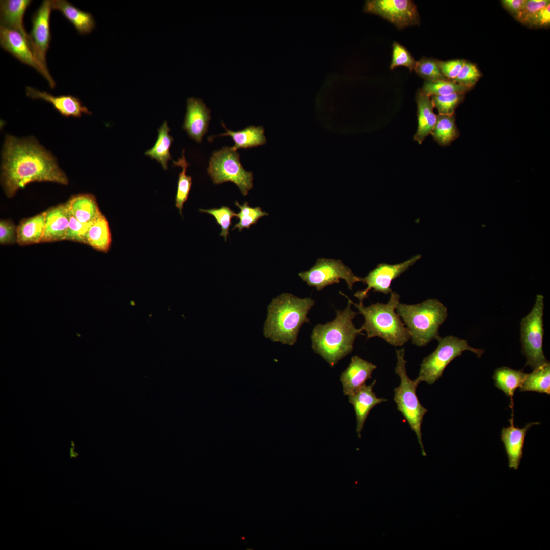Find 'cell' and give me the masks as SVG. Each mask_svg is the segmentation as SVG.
Here are the masks:
<instances>
[{"mask_svg":"<svg viewBox=\"0 0 550 550\" xmlns=\"http://www.w3.org/2000/svg\"><path fill=\"white\" fill-rule=\"evenodd\" d=\"M67 185L68 178L54 157L34 138L6 136L3 150L1 183L9 198L33 182Z\"/></svg>","mask_w":550,"mask_h":550,"instance_id":"obj_1","label":"cell"},{"mask_svg":"<svg viewBox=\"0 0 550 550\" xmlns=\"http://www.w3.org/2000/svg\"><path fill=\"white\" fill-rule=\"evenodd\" d=\"M336 312L335 319L316 325L311 336L314 351L332 367L352 351L356 336L363 334L353 323L358 313L352 310L349 299L344 310H336Z\"/></svg>","mask_w":550,"mask_h":550,"instance_id":"obj_2","label":"cell"},{"mask_svg":"<svg viewBox=\"0 0 550 550\" xmlns=\"http://www.w3.org/2000/svg\"><path fill=\"white\" fill-rule=\"evenodd\" d=\"M315 304L310 298H301L284 293L269 304L264 335L273 342L293 345L304 323H309V311Z\"/></svg>","mask_w":550,"mask_h":550,"instance_id":"obj_3","label":"cell"},{"mask_svg":"<svg viewBox=\"0 0 550 550\" xmlns=\"http://www.w3.org/2000/svg\"><path fill=\"white\" fill-rule=\"evenodd\" d=\"M341 294L348 298L365 318V322L359 329L367 332V339L379 337L391 345L401 346L411 338L409 330L395 312L400 299L397 293L392 291L386 304L378 302L367 307L363 302L355 303L343 293Z\"/></svg>","mask_w":550,"mask_h":550,"instance_id":"obj_4","label":"cell"},{"mask_svg":"<svg viewBox=\"0 0 550 550\" xmlns=\"http://www.w3.org/2000/svg\"><path fill=\"white\" fill-rule=\"evenodd\" d=\"M396 311L409 330L413 344L422 347L441 338L439 328L448 313L447 308L438 300L428 299L413 305L399 302Z\"/></svg>","mask_w":550,"mask_h":550,"instance_id":"obj_5","label":"cell"},{"mask_svg":"<svg viewBox=\"0 0 550 550\" xmlns=\"http://www.w3.org/2000/svg\"><path fill=\"white\" fill-rule=\"evenodd\" d=\"M397 363L395 373L399 376L400 384L394 390V400L397 410L407 421L412 430L415 433L421 449L422 455L426 456L422 439L421 425L424 415L428 410L420 402L416 394L418 386L420 383L416 378L411 379L406 372V361L405 360V349L396 350Z\"/></svg>","mask_w":550,"mask_h":550,"instance_id":"obj_6","label":"cell"},{"mask_svg":"<svg viewBox=\"0 0 550 550\" xmlns=\"http://www.w3.org/2000/svg\"><path fill=\"white\" fill-rule=\"evenodd\" d=\"M435 350L425 358L420 365L419 375L417 378L421 382L434 384L442 376L448 365L456 358L461 355L466 350L470 351L481 358L484 351L471 347L466 340L457 337L447 336L440 338Z\"/></svg>","mask_w":550,"mask_h":550,"instance_id":"obj_7","label":"cell"},{"mask_svg":"<svg viewBox=\"0 0 550 550\" xmlns=\"http://www.w3.org/2000/svg\"><path fill=\"white\" fill-rule=\"evenodd\" d=\"M207 172L214 184L232 182L244 196L253 187V173L244 169L239 153L231 147L225 146L213 153Z\"/></svg>","mask_w":550,"mask_h":550,"instance_id":"obj_8","label":"cell"},{"mask_svg":"<svg viewBox=\"0 0 550 550\" xmlns=\"http://www.w3.org/2000/svg\"><path fill=\"white\" fill-rule=\"evenodd\" d=\"M543 309L544 297L537 295L532 310L520 323V340L522 351L527 360L526 366L533 370L549 362L542 349Z\"/></svg>","mask_w":550,"mask_h":550,"instance_id":"obj_9","label":"cell"},{"mask_svg":"<svg viewBox=\"0 0 550 550\" xmlns=\"http://www.w3.org/2000/svg\"><path fill=\"white\" fill-rule=\"evenodd\" d=\"M298 275L309 286L315 287L318 291L344 279L350 290L354 283L362 281V278L355 276L351 269L344 264L340 260L326 259H317L315 265L310 270L300 272Z\"/></svg>","mask_w":550,"mask_h":550,"instance_id":"obj_10","label":"cell"},{"mask_svg":"<svg viewBox=\"0 0 550 550\" xmlns=\"http://www.w3.org/2000/svg\"><path fill=\"white\" fill-rule=\"evenodd\" d=\"M52 10L51 1H43L32 17V27L30 36L34 47V56L39 64L42 75L50 86L53 88L56 83L47 68L46 55L51 40L49 26L50 16Z\"/></svg>","mask_w":550,"mask_h":550,"instance_id":"obj_11","label":"cell"},{"mask_svg":"<svg viewBox=\"0 0 550 550\" xmlns=\"http://www.w3.org/2000/svg\"><path fill=\"white\" fill-rule=\"evenodd\" d=\"M364 10L384 18L400 29L420 23L417 7L409 0L367 1Z\"/></svg>","mask_w":550,"mask_h":550,"instance_id":"obj_12","label":"cell"},{"mask_svg":"<svg viewBox=\"0 0 550 550\" xmlns=\"http://www.w3.org/2000/svg\"><path fill=\"white\" fill-rule=\"evenodd\" d=\"M421 257V255H417L398 264H379L366 277L362 278V282L367 286L364 290L356 292L354 295V296L360 301L363 302L365 298L368 297L369 292L372 289L373 292L385 294L391 293L392 290L390 286L392 281L406 271Z\"/></svg>","mask_w":550,"mask_h":550,"instance_id":"obj_13","label":"cell"},{"mask_svg":"<svg viewBox=\"0 0 550 550\" xmlns=\"http://www.w3.org/2000/svg\"><path fill=\"white\" fill-rule=\"evenodd\" d=\"M510 426L503 428L501 432V439L504 444L508 460L510 469L517 470L523 455V448L526 433L534 425L539 422H530L520 428L515 426L514 424V411H512L509 419Z\"/></svg>","mask_w":550,"mask_h":550,"instance_id":"obj_14","label":"cell"},{"mask_svg":"<svg viewBox=\"0 0 550 550\" xmlns=\"http://www.w3.org/2000/svg\"><path fill=\"white\" fill-rule=\"evenodd\" d=\"M211 119L210 110L198 98L190 97L187 100V108L183 129L188 135L200 143L208 131Z\"/></svg>","mask_w":550,"mask_h":550,"instance_id":"obj_15","label":"cell"},{"mask_svg":"<svg viewBox=\"0 0 550 550\" xmlns=\"http://www.w3.org/2000/svg\"><path fill=\"white\" fill-rule=\"evenodd\" d=\"M0 44L2 48L22 63L32 67L43 74L42 69L26 40L20 33L1 26Z\"/></svg>","mask_w":550,"mask_h":550,"instance_id":"obj_16","label":"cell"},{"mask_svg":"<svg viewBox=\"0 0 550 550\" xmlns=\"http://www.w3.org/2000/svg\"><path fill=\"white\" fill-rule=\"evenodd\" d=\"M376 368L375 365L367 360L357 355L353 356L340 377L344 394L348 396L358 391L372 378V374Z\"/></svg>","mask_w":550,"mask_h":550,"instance_id":"obj_17","label":"cell"},{"mask_svg":"<svg viewBox=\"0 0 550 550\" xmlns=\"http://www.w3.org/2000/svg\"><path fill=\"white\" fill-rule=\"evenodd\" d=\"M30 0H2L0 2L1 26L20 33L26 40L34 56V47L32 39L23 25V16L31 4Z\"/></svg>","mask_w":550,"mask_h":550,"instance_id":"obj_18","label":"cell"},{"mask_svg":"<svg viewBox=\"0 0 550 550\" xmlns=\"http://www.w3.org/2000/svg\"><path fill=\"white\" fill-rule=\"evenodd\" d=\"M26 94L32 99H42L50 103L57 111L65 117H80L82 114H91L82 105L79 99L72 95L55 96L29 86L26 87Z\"/></svg>","mask_w":550,"mask_h":550,"instance_id":"obj_19","label":"cell"},{"mask_svg":"<svg viewBox=\"0 0 550 550\" xmlns=\"http://www.w3.org/2000/svg\"><path fill=\"white\" fill-rule=\"evenodd\" d=\"M376 383V380H374L369 385L365 384L355 393L348 396L349 402L353 405L356 415V431L359 437H361V431L371 410L376 405L387 401L385 398L377 397L373 391Z\"/></svg>","mask_w":550,"mask_h":550,"instance_id":"obj_20","label":"cell"},{"mask_svg":"<svg viewBox=\"0 0 550 550\" xmlns=\"http://www.w3.org/2000/svg\"><path fill=\"white\" fill-rule=\"evenodd\" d=\"M69 218L70 213L66 203L58 205L46 211L41 243L65 240Z\"/></svg>","mask_w":550,"mask_h":550,"instance_id":"obj_21","label":"cell"},{"mask_svg":"<svg viewBox=\"0 0 550 550\" xmlns=\"http://www.w3.org/2000/svg\"><path fill=\"white\" fill-rule=\"evenodd\" d=\"M51 3L52 9L60 11L79 34L90 33L94 29L95 21L90 13L76 8L66 0H52Z\"/></svg>","mask_w":550,"mask_h":550,"instance_id":"obj_22","label":"cell"},{"mask_svg":"<svg viewBox=\"0 0 550 550\" xmlns=\"http://www.w3.org/2000/svg\"><path fill=\"white\" fill-rule=\"evenodd\" d=\"M418 108V126L414 140L421 144L430 134L436 124L437 115L433 112V105L429 97L424 95L421 90L416 95Z\"/></svg>","mask_w":550,"mask_h":550,"instance_id":"obj_23","label":"cell"},{"mask_svg":"<svg viewBox=\"0 0 550 550\" xmlns=\"http://www.w3.org/2000/svg\"><path fill=\"white\" fill-rule=\"evenodd\" d=\"M66 203L70 214L81 223H91L102 213L95 197L90 194L73 196Z\"/></svg>","mask_w":550,"mask_h":550,"instance_id":"obj_24","label":"cell"},{"mask_svg":"<svg viewBox=\"0 0 550 550\" xmlns=\"http://www.w3.org/2000/svg\"><path fill=\"white\" fill-rule=\"evenodd\" d=\"M45 223V211L22 220L17 226V243L26 245L41 243Z\"/></svg>","mask_w":550,"mask_h":550,"instance_id":"obj_25","label":"cell"},{"mask_svg":"<svg viewBox=\"0 0 550 550\" xmlns=\"http://www.w3.org/2000/svg\"><path fill=\"white\" fill-rule=\"evenodd\" d=\"M522 370H516L507 367L496 369L493 375L495 386L503 391L510 398V408L513 411V396L516 390L519 388L526 376Z\"/></svg>","mask_w":550,"mask_h":550,"instance_id":"obj_26","label":"cell"},{"mask_svg":"<svg viewBox=\"0 0 550 550\" xmlns=\"http://www.w3.org/2000/svg\"><path fill=\"white\" fill-rule=\"evenodd\" d=\"M111 241L108 222L101 213L91 223L87 232L86 244L98 251L106 253L109 251Z\"/></svg>","mask_w":550,"mask_h":550,"instance_id":"obj_27","label":"cell"},{"mask_svg":"<svg viewBox=\"0 0 550 550\" xmlns=\"http://www.w3.org/2000/svg\"><path fill=\"white\" fill-rule=\"evenodd\" d=\"M222 126L225 129L226 132L216 136H231L235 143L231 147L233 150L256 147L266 143L264 130L261 126H250L242 130L233 131L228 129L223 123Z\"/></svg>","mask_w":550,"mask_h":550,"instance_id":"obj_28","label":"cell"},{"mask_svg":"<svg viewBox=\"0 0 550 550\" xmlns=\"http://www.w3.org/2000/svg\"><path fill=\"white\" fill-rule=\"evenodd\" d=\"M170 130L167 121H164L157 130L158 134L154 145L145 153L146 155L156 160L165 170L168 169V162L171 159L170 148L173 139L169 134Z\"/></svg>","mask_w":550,"mask_h":550,"instance_id":"obj_29","label":"cell"},{"mask_svg":"<svg viewBox=\"0 0 550 550\" xmlns=\"http://www.w3.org/2000/svg\"><path fill=\"white\" fill-rule=\"evenodd\" d=\"M520 392L533 391L550 394L549 362L533 370L526 377L519 388Z\"/></svg>","mask_w":550,"mask_h":550,"instance_id":"obj_30","label":"cell"},{"mask_svg":"<svg viewBox=\"0 0 550 550\" xmlns=\"http://www.w3.org/2000/svg\"><path fill=\"white\" fill-rule=\"evenodd\" d=\"M434 140L441 146H447L457 139L459 132L453 115H437L434 127L431 133Z\"/></svg>","mask_w":550,"mask_h":550,"instance_id":"obj_31","label":"cell"},{"mask_svg":"<svg viewBox=\"0 0 550 550\" xmlns=\"http://www.w3.org/2000/svg\"><path fill=\"white\" fill-rule=\"evenodd\" d=\"M174 166L181 167L182 171L179 173L178 181L177 190L175 198V205L182 215V209L184 203L187 201L192 185V178L186 173L187 168L189 165L185 159L184 150L182 151V157L178 161L173 162Z\"/></svg>","mask_w":550,"mask_h":550,"instance_id":"obj_32","label":"cell"},{"mask_svg":"<svg viewBox=\"0 0 550 550\" xmlns=\"http://www.w3.org/2000/svg\"><path fill=\"white\" fill-rule=\"evenodd\" d=\"M470 88L451 80L425 81L421 89L425 95L430 97L434 95H445L453 93H465Z\"/></svg>","mask_w":550,"mask_h":550,"instance_id":"obj_33","label":"cell"},{"mask_svg":"<svg viewBox=\"0 0 550 550\" xmlns=\"http://www.w3.org/2000/svg\"><path fill=\"white\" fill-rule=\"evenodd\" d=\"M235 204L240 209V212L236 214L239 222L234 226L232 230L238 229L239 232H241L244 228L249 229L251 225L257 223L260 218L268 215L267 213L263 211L259 207L249 206L247 202L240 205L238 201H236Z\"/></svg>","mask_w":550,"mask_h":550,"instance_id":"obj_34","label":"cell"},{"mask_svg":"<svg viewBox=\"0 0 550 550\" xmlns=\"http://www.w3.org/2000/svg\"><path fill=\"white\" fill-rule=\"evenodd\" d=\"M416 73L425 81H437L447 80L442 73L439 65V61L436 60L422 58L416 61L414 69Z\"/></svg>","mask_w":550,"mask_h":550,"instance_id":"obj_35","label":"cell"},{"mask_svg":"<svg viewBox=\"0 0 550 550\" xmlns=\"http://www.w3.org/2000/svg\"><path fill=\"white\" fill-rule=\"evenodd\" d=\"M464 93H453L445 95L431 96V100L434 108H436L440 115H453L458 105L463 101Z\"/></svg>","mask_w":550,"mask_h":550,"instance_id":"obj_36","label":"cell"},{"mask_svg":"<svg viewBox=\"0 0 550 550\" xmlns=\"http://www.w3.org/2000/svg\"><path fill=\"white\" fill-rule=\"evenodd\" d=\"M199 211L211 214L214 217L217 223L221 228L220 235L226 241L229 235V231L232 225V218L236 216V213L229 207L223 206L219 208L209 209H200Z\"/></svg>","mask_w":550,"mask_h":550,"instance_id":"obj_37","label":"cell"},{"mask_svg":"<svg viewBox=\"0 0 550 550\" xmlns=\"http://www.w3.org/2000/svg\"><path fill=\"white\" fill-rule=\"evenodd\" d=\"M549 3V0H526L515 19L524 25L532 26L538 12Z\"/></svg>","mask_w":550,"mask_h":550,"instance_id":"obj_38","label":"cell"},{"mask_svg":"<svg viewBox=\"0 0 550 550\" xmlns=\"http://www.w3.org/2000/svg\"><path fill=\"white\" fill-rule=\"evenodd\" d=\"M416 62L413 57L404 46L397 42L393 43L391 69L403 66L412 71L414 69Z\"/></svg>","mask_w":550,"mask_h":550,"instance_id":"obj_39","label":"cell"},{"mask_svg":"<svg viewBox=\"0 0 550 550\" xmlns=\"http://www.w3.org/2000/svg\"><path fill=\"white\" fill-rule=\"evenodd\" d=\"M481 76L480 72L475 64L465 61L459 74L453 81L471 88L476 84Z\"/></svg>","mask_w":550,"mask_h":550,"instance_id":"obj_40","label":"cell"},{"mask_svg":"<svg viewBox=\"0 0 550 550\" xmlns=\"http://www.w3.org/2000/svg\"><path fill=\"white\" fill-rule=\"evenodd\" d=\"M91 223H81L70 213L69 226L65 240L86 244L87 232Z\"/></svg>","mask_w":550,"mask_h":550,"instance_id":"obj_41","label":"cell"},{"mask_svg":"<svg viewBox=\"0 0 550 550\" xmlns=\"http://www.w3.org/2000/svg\"><path fill=\"white\" fill-rule=\"evenodd\" d=\"M17 243V227L10 220L0 221V244H12Z\"/></svg>","mask_w":550,"mask_h":550,"instance_id":"obj_42","label":"cell"},{"mask_svg":"<svg viewBox=\"0 0 550 550\" xmlns=\"http://www.w3.org/2000/svg\"><path fill=\"white\" fill-rule=\"evenodd\" d=\"M465 60L455 59L447 61H439L441 71L446 78L453 81L459 74Z\"/></svg>","mask_w":550,"mask_h":550,"instance_id":"obj_43","label":"cell"},{"mask_svg":"<svg viewBox=\"0 0 550 550\" xmlns=\"http://www.w3.org/2000/svg\"><path fill=\"white\" fill-rule=\"evenodd\" d=\"M550 23V3L541 9L537 13L532 26L545 27Z\"/></svg>","mask_w":550,"mask_h":550,"instance_id":"obj_44","label":"cell"},{"mask_svg":"<svg viewBox=\"0 0 550 550\" xmlns=\"http://www.w3.org/2000/svg\"><path fill=\"white\" fill-rule=\"evenodd\" d=\"M526 0H502V6L516 18Z\"/></svg>","mask_w":550,"mask_h":550,"instance_id":"obj_45","label":"cell"}]
</instances>
